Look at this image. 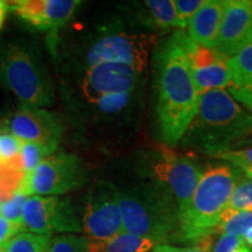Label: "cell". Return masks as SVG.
<instances>
[{
  "label": "cell",
  "instance_id": "cell-21",
  "mask_svg": "<svg viewBox=\"0 0 252 252\" xmlns=\"http://www.w3.org/2000/svg\"><path fill=\"white\" fill-rule=\"evenodd\" d=\"M217 229L220 234L234 235L242 238L252 229V212H232L225 209Z\"/></svg>",
  "mask_w": 252,
  "mask_h": 252
},
{
  "label": "cell",
  "instance_id": "cell-29",
  "mask_svg": "<svg viewBox=\"0 0 252 252\" xmlns=\"http://www.w3.org/2000/svg\"><path fill=\"white\" fill-rule=\"evenodd\" d=\"M206 2V0H174L176 13L179 15L182 26L187 27L191 18L196 14Z\"/></svg>",
  "mask_w": 252,
  "mask_h": 252
},
{
  "label": "cell",
  "instance_id": "cell-20",
  "mask_svg": "<svg viewBox=\"0 0 252 252\" xmlns=\"http://www.w3.org/2000/svg\"><path fill=\"white\" fill-rule=\"evenodd\" d=\"M50 238L46 235L20 232L2 245L0 252H48Z\"/></svg>",
  "mask_w": 252,
  "mask_h": 252
},
{
  "label": "cell",
  "instance_id": "cell-26",
  "mask_svg": "<svg viewBox=\"0 0 252 252\" xmlns=\"http://www.w3.org/2000/svg\"><path fill=\"white\" fill-rule=\"evenodd\" d=\"M216 158L224 160L230 165L238 168L245 175L252 179V147L243 150H232L229 152L222 153Z\"/></svg>",
  "mask_w": 252,
  "mask_h": 252
},
{
  "label": "cell",
  "instance_id": "cell-12",
  "mask_svg": "<svg viewBox=\"0 0 252 252\" xmlns=\"http://www.w3.org/2000/svg\"><path fill=\"white\" fill-rule=\"evenodd\" d=\"M4 124L6 130L21 141L43 144L56 150L63 133L61 121L54 113L24 103Z\"/></svg>",
  "mask_w": 252,
  "mask_h": 252
},
{
  "label": "cell",
  "instance_id": "cell-11",
  "mask_svg": "<svg viewBox=\"0 0 252 252\" xmlns=\"http://www.w3.org/2000/svg\"><path fill=\"white\" fill-rule=\"evenodd\" d=\"M25 230L37 235L53 232H81L82 225L69 198L59 196H31L23 209Z\"/></svg>",
  "mask_w": 252,
  "mask_h": 252
},
{
  "label": "cell",
  "instance_id": "cell-32",
  "mask_svg": "<svg viewBox=\"0 0 252 252\" xmlns=\"http://www.w3.org/2000/svg\"><path fill=\"white\" fill-rule=\"evenodd\" d=\"M8 9H9V2L1 1V0H0V30H1L2 25L5 23V19H6V15H7Z\"/></svg>",
  "mask_w": 252,
  "mask_h": 252
},
{
  "label": "cell",
  "instance_id": "cell-19",
  "mask_svg": "<svg viewBox=\"0 0 252 252\" xmlns=\"http://www.w3.org/2000/svg\"><path fill=\"white\" fill-rule=\"evenodd\" d=\"M149 9L151 19L159 28H181L184 30L179 15L176 13L174 0H147L144 2Z\"/></svg>",
  "mask_w": 252,
  "mask_h": 252
},
{
  "label": "cell",
  "instance_id": "cell-15",
  "mask_svg": "<svg viewBox=\"0 0 252 252\" xmlns=\"http://www.w3.org/2000/svg\"><path fill=\"white\" fill-rule=\"evenodd\" d=\"M252 40V0H226L215 49L230 59Z\"/></svg>",
  "mask_w": 252,
  "mask_h": 252
},
{
  "label": "cell",
  "instance_id": "cell-2",
  "mask_svg": "<svg viewBox=\"0 0 252 252\" xmlns=\"http://www.w3.org/2000/svg\"><path fill=\"white\" fill-rule=\"evenodd\" d=\"M250 135L252 113L226 90H210L200 96L196 117L180 141L186 149L217 157Z\"/></svg>",
  "mask_w": 252,
  "mask_h": 252
},
{
  "label": "cell",
  "instance_id": "cell-27",
  "mask_svg": "<svg viewBox=\"0 0 252 252\" xmlns=\"http://www.w3.org/2000/svg\"><path fill=\"white\" fill-rule=\"evenodd\" d=\"M132 93H118L104 96L94 104L96 108L104 113H117L122 111L123 109L127 105L131 99Z\"/></svg>",
  "mask_w": 252,
  "mask_h": 252
},
{
  "label": "cell",
  "instance_id": "cell-18",
  "mask_svg": "<svg viewBox=\"0 0 252 252\" xmlns=\"http://www.w3.org/2000/svg\"><path fill=\"white\" fill-rule=\"evenodd\" d=\"M91 252H150L157 247L152 239L123 231L103 243L90 242Z\"/></svg>",
  "mask_w": 252,
  "mask_h": 252
},
{
  "label": "cell",
  "instance_id": "cell-16",
  "mask_svg": "<svg viewBox=\"0 0 252 252\" xmlns=\"http://www.w3.org/2000/svg\"><path fill=\"white\" fill-rule=\"evenodd\" d=\"M228 94L252 113V40L228 60Z\"/></svg>",
  "mask_w": 252,
  "mask_h": 252
},
{
  "label": "cell",
  "instance_id": "cell-7",
  "mask_svg": "<svg viewBox=\"0 0 252 252\" xmlns=\"http://www.w3.org/2000/svg\"><path fill=\"white\" fill-rule=\"evenodd\" d=\"M151 172L157 187L162 189L175 202L178 215L187 207L202 176L196 162L169 149H160L153 154Z\"/></svg>",
  "mask_w": 252,
  "mask_h": 252
},
{
  "label": "cell",
  "instance_id": "cell-25",
  "mask_svg": "<svg viewBox=\"0 0 252 252\" xmlns=\"http://www.w3.org/2000/svg\"><path fill=\"white\" fill-rule=\"evenodd\" d=\"M28 196L14 193L11 197L0 203V216L18 224H23V209Z\"/></svg>",
  "mask_w": 252,
  "mask_h": 252
},
{
  "label": "cell",
  "instance_id": "cell-24",
  "mask_svg": "<svg viewBox=\"0 0 252 252\" xmlns=\"http://www.w3.org/2000/svg\"><path fill=\"white\" fill-rule=\"evenodd\" d=\"M48 252H91V250L87 237L65 234L50 238Z\"/></svg>",
  "mask_w": 252,
  "mask_h": 252
},
{
  "label": "cell",
  "instance_id": "cell-14",
  "mask_svg": "<svg viewBox=\"0 0 252 252\" xmlns=\"http://www.w3.org/2000/svg\"><path fill=\"white\" fill-rule=\"evenodd\" d=\"M80 5L78 0H18L9 2V9L34 30L56 33L71 20Z\"/></svg>",
  "mask_w": 252,
  "mask_h": 252
},
{
  "label": "cell",
  "instance_id": "cell-3",
  "mask_svg": "<svg viewBox=\"0 0 252 252\" xmlns=\"http://www.w3.org/2000/svg\"><path fill=\"white\" fill-rule=\"evenodd\" d=\"M243 172L231 165L208 167L193 196L178 215L176 237L182 243L198 244L219 228L230 196Z\"/></svg>",
  "mask_w": 252,
  "mask_h": 252
},
{
  "label": "cell",
  "instance_id": "cell-4",
  "mask_svg": "<svg viewBox=\"0 0 252 252\" xmlns=\"http://www.w3.org/2000/svg\"><path fill=\"white\" fill-rule=\"evenodd\" d=\"M0 84L28 105L41 108L54 102V87L45 64L24 43L0 45Z\"/></svg>",
  "mask_w": 252,
  "mask_h": 252
},
{
  "label": "cell",
  "instance_id": "cell-30",
  "mask_svg": "<svg viewBox=\"0 0 252 252\" xmlns=\"http://www.w3.org/2000/svg\"><path fill=\"white\" fill-rule=\"evenodd\" d=\"M25 230L23 224L13 223L11 220L4 219L0 216V248L5 245L9 239H12L14 236H17Z\"/></svg>",
  "mask_w": 252,
  "mask_h": 252
},
{
  "label": "cell",
  "instance_id": "cell-28",
  "mask_svg": "<svg viewBox=\"0 0 252 252\" xmlns=\"http://www.w3.org/2000/svg\"><path fill=\"white\" fill-rule=\"evenodd\" d=\"M212 252H252V249L237 236L220 234L212 247Z\"/></svg>",
  "mask_w": 252,
  "mask_h": 252
},
{
  "label": "cell",
  "instance_id": "cell-23",
  "mask_svg": "<svg viewBox=\"0 0 252 252\" xmlns=\"http://www.w3.org/2000/svg\"><path fill=\"white\" fill-rule=\"evenodd\" d=\"M226 209L232 212H252V179L244 173L232 190Z\"/></svg>",
  "mask_w": 252,
  "mask_h": 252
},
{
  "label": "cell",
  "instance_id": "cell-22",
  "mask_svg": "<svg viewBox=\"0 0 252 252\" xmlns=\"http://www.w3.org/2000/svg\"><path fill=\"white\" fill-rule=\"evenodd\" d=\"M56 149L37 143H26L23 141V147L20 151V166L24 174H28L35 169L43 160L53 156Z\"/></svg>",
  "mask_w": 252,
  "mask_h": 252
},
{
  "label": "cell",
  "instance_id": "cell-31",
  "mask_svg": "<svg viewBox=\"0 0 252 252\" xmlns=\"http://www.w3.org/2000/svg\"><path fill=\"white\" fill-rule=\"evenodd\" d=\"M209 239L202 243H198L200 245H195L191 248H179L168 244H159L153 249V252H212V247L207 243Z\"/></svg>",
  "mask_w": 252,
  "mask_h": 252
},
{
  "label": "cell",
  "instance_id": "cell-1",
  "mask_svg": "<svg viewBox=\"0 0 252 252\" xmlns=\"http://www.w3.org/2000/svg\"><path fill=\"white\" fill-rule=\"evenodd\" d=\"M157 87V113L160 134L168 145L182 139L200 105L187 59L173 35L154 55Z\"/></svg>",
  "mask_w": 252,
  "mask_h": 252
},
{
  "label": "cell",
  "instance_id": "cell-13",
  "mask_svg": "<svg viewBox=\"0 0 252 252\" xmlns=\"http://www.w3.org/2000/svg\"><path fill=\"white\" fill-rule=\"evenodd\" d=\"M130 65L117 62H102L88 68L81 83L83 96L90 103L104 96L118 93H132L139 78Z\"/></svg>",
  "mask_w": 252,
  "mask_h": 252
},
{
  "label": "cell",
  "instance_id": "cell-33",
  "mask_svg": "<svg viewBox=\"0 0 252 252\" xmlns=\"http://www.w3.org/2000/svg\"><path fill=\"white\" fill-rule=\"evenodd\" d=\"M6 131V127H5V124H0V134L4 133Z\"/></svg>",
  "mask_w": 252,
  "mask_h": 252
},
{
  "label": "cell",
  "instance_id": "cell-17",
  "mask_svg": "<svg viewBox=\"0 0 252 252\" xmlns=\"http://www.w3.org/2000/svg\"><path fill=\"white\" fill-rule=\"evenodd\" d=\"M226 0H206L188 24V36L198 45L215 48Z\"/></svg>",
  "mask_w": 252,
  "mask_h": 252
},
{
  "label": "cell",
  "instance_id": "cell-8",
  "mask_svg": "<svg viewBox=\"0 0 252 252\" xmlns=\"http://www.w3.org/2000/svg\"><path fill=\"white\" fill-rule=\"evenodd\" d=\"M82 231L94 243H103L124 231L115 186L99 181L91 188L82 219Z\"/></svg>",
  "mask_w": 252,
  "mask_h": 252
},
{
  "label": "cell",
  "instance_id": "cell-10",
  "mask_svg": "<svg viewBox=\"0 0 252 252\" xmlns=\"http://www.w3.org/2000/svg\"><path fill=\"white\" fill-rule=\"evenodd\" d=\"M156 37L149 34L112 33L96 41L87 53L88 67L102 62H117L141 72L149 61Z\"/></svg>",
  "mask_w": 252,
  "mask_h": 252
},
{
  "label": "cell",
  "instance_id": "cell-6",
  "mask_svg": "<svg viewBox=\"0 0 252 252\" xmlns=\"http://www.w3.org/2000/svg\"><path fill=\"white\" fill-rule=\"evenodd\" d=\"M87 181L82 160L75 154L58 153L25 174L15 193L26 196H58L80 188Z\"/></svg>",
  "mask_w": 252,
  "mask_h": 252
},
{
  "label": "cell",
  "instance_id": "cell-9",
  "mask_svg": "<svg viewBox=\"0 0 252 252\" xmlns=\"http://www.w3.org/2000/svg\"><path fill=\"white\" fill-rule=\"evenodd\" d=\"M187 59L189 70L200 94L210 90L228 89L230 76L228 58L215 48L198 45L182 30L173 34Z\"/></svg>",
  "mask_w": 252,
  "mask_h": 252
},
{
  "label": "cell",
  "instance_id": "cell-5",
  "mask_svg": "<svg viewBox=\"0 0 252 252\" xmlns=\"http://www.w3.org/2000/svg\"><path fill=\"white\" fill-rule=\"evenodd\" d=\"M123 229L127 234L165 241L178 230V207L172 197L157 186L144 190H118Z\"/></svg>",
  "mask_w": 252,
  "mask_h": 252
}]
</instances>
